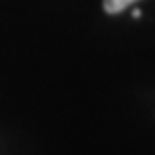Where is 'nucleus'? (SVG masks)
I'll list each match as a JSON object with an SVG mask.
<instances>
[{
    "instance_id": "f257e3e1",
    "label": "nucleus",
    "mask_w": 155,
    "mask_h": 155,
    "mask_svg": "<svg viewBox=\"0 0 155 155\" xmlns=\"http://www.w3.org/2000/svg\"><path fill=\"white\" fill-rule=\"evenodd\" d=\"M133 2H137V0H103V8L107 13H120Z\"/></svg>"
},
{
    "instance_id": "f03ea898",
    "label": "nucleus",
    "mask_w": 155,
    "mask_h": 155,
    "mask_svg": "<svg viewBox=\"0 0 155 155\" xmlns=\"http://www.w3.org/2000/svg\"><path fill=\"white\" fill-rule=\"evenodd\" d=\"M133 17H135V19H140V9H135V12H133Z\"/></svg>"
}]
</instances>
